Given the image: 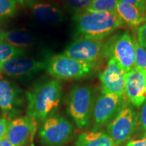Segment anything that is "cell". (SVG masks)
Segmentation results:
<instances>
[{
  "instance_id": "obj_2",
  "label": "cell",
  "mask_w": 146,
  "mask_h": 146,
  "mask_svg": "<svg viewBox=\"0 0 146 146\" xmlns=\"http://www.w3.org/2000/svg\"><path fill=\"white\" fill-rule=\"evenodd\" d=\"M78 38L102 40L123 25L116 12H90L85 11L74 16Z\"/></svg>"
},
{
  "instance_id": "obj_31",
  "label": "cell",
  "mask_w": 146,
  "mask_h": 146,
  "mask_svg": "<svg viewBox=\"0 0 146 146\" xmlns=\"http://www.w3.org/2000/svg\"><path fill=\"white\" fill-rule=\"evenodd\" d=\"M4 31L3 30L2 26L0 24V42H2V39H3V33H4Z\"/></svg>"
},
{
  "instance_id": "obj_18",
  "label": "cell",
  "mask_w": 146,
  "mask_h": 146,
  "mask_svg": "<svg viewBox=\"0 0 146 146\" xmlns=\"http://www.w3.org/2000/svg\"><path fill=\"white\" fill-rule=\"evenodd\" d=\"M35 41L34 36L27 30H14L5 31L2 42H5L14 47L22 48L31 45Z\"/></svg>"
},
{
  "instance_id": "obj_1",
  "label": "cell",
  "mask_w": 146,
  "mask_h": 146,
  "mask_svg": "<svg viewBox=\"0 0 146 146\" xmlns=\"http://www.w3.org/2000/svg\"><path fill=\"white\" fill-rule=\"evenodd\" d=\"M61 97V84L57 80L36 84L26 94L27 115L35 120L46 119L59 106Z\"/></svg>"
},
{
  "instance_id": "obj_17",
  "label": "cell",
  "mask_w": 146,
  "mask_h": 146,
  "mask_svg": "<svg viewBox=\"0 0 146 146\" xmlns=\"http://www.w3.org/2000/svg\"><path fill=\"white\" fill-rule=\"evenodd\" d=\"M76 146H119L108 135L102 131L81 133L77 138Z\"/></svg>"
},
{
  "instance_id": "obj_12",
  "label": "cell",
  "mask_w": 146,
  "mask_h": 146,
  "mask_svg": "<svg viewBox=\"0 0 146 146\" xmlns=\"http://www.w3.org/2000/svg\"><path fill=\"white\" fill-rule=\"evenodd\" d=\"M126 73L113 58H110L104 70L99 75L102 94L125 96Z\"/></svg>"
},
{
  "instance_id": "obj_24",
  "label": "cell",
  "mask_w": 146,
  "mask_h": 146,
  "mask_svg": "<svg viewBox=\"0 0 146 146\" xmlns=\"http://www.w3.org/2000/svg\"><path fill=\"white\" fill-rule=\"evenodd\" d=\"M137 37L139 43L146 49V22L139 27Z\"/></svg>"
},
{
  "instance_id": "obj_11",
  "label": "cell",
  "mask_w": 146,
  "mask_h": 146,
  "mask_svg": "<svg viewBox=\"0 0 146 146\" xmlns=\"http://www.w3.org/2000/svg\"><path fill=\"white\" fill-rule=\"evenodd\" d=\"M37 128L35 119L23 116L9 121L5 137L14 146H26L33 141Z\"/></svg>"
},
{
  "instance_id": "obj_30",
  "label": "cell",
  "mask_w": 146,
  "mask_h": 146,
  "mask_svg": "<svg viewBox=\"0 0 146 146\" xmlns=\"http://www.w3.org/2000/svg\"><path fill=\"white\" fill-rule=\"evenodd\" d=\"M0 146H14L13 144H12L10 141H8L7 139L4 136L0 139Z\"/></svg>"
},
{
  "instance_id": "obj_15",
  "label": "cell",
  "mask_w": 146,
  "mask_h": 146,
  "mask_svg": "<svg viewBox=\"0 0 146 146\" xmlns=\"http://www.w3.org/2000/svg\"><path fill=\"white\" fill-rule=\"evenodd\" d=\"M33 16L37 21L47 25L62 22L64 14L60 7L54 3H37L31 7Z\"/></svg>"
},
{
  "instance_id": "obj_5",
  "label": "cell",
  "mask_w": 146,
  "mask_h": 146,
  "mask_svg": "<svg viewBox=\"0 0 146 146\" xmlns=\"http://www.w3.org/2000/svg\"><path fill=\"white\" fill-rule=\"evenodd\" d=\"M104 55L110 56L125 72L135 68V42L129 32L123 33L106 44Z\"/></svg>"
},
{
  "instance_id": "obj_19",
  "label": "cell",
  "mask_w": 146,
  "mask_h": 146,
  "mask_svg": "<svg viewBox=\"0 0 146 146\" xmlns=\"http://www.w3.org/2000/svg\"><path fill=\"white\" fill-rule=\"evenodd\" d=\"M25 54L23 48H18L5 42H0V65L12 58L21 57Z\"/></svg>"
},
{
  "instance_id": "obj_29",
  "label": "cell",
  "mask_w": 146,
  "mask_h": 146,
  "mask_svg": "<svg viewBox=\"0 0 146 146\" xmlns=\"http://www.w3.org/2000/svg\"><path fill=\"white\" fill-rule=\"evenodd\" d=\"M16 2H18L21 5L31 8L35 4L37 3L39 0H16Z\"/></svg>"
},
{
  "instance_id": "obj_23",
  "label": "cell",
  "mask_w": 146,
  "mask_h": 146,
  "mask_svg": "<svg viewBox=\"0 0 146 146\" xmlns=\"http://www.w3.org/2000/svg\"><path fill=\"white\" fill-rule=\"evenodd\" d=\"M65 4L71 12L78 14L85 12L94 0H64Z\"/></svg>"
},
{
  "instance_id": "obj_13",
  "label": "cell",
  "mask_w": 146,
  "mask_h": 146,
  "mask_svg": "<svg viewBox=\"0 0 146 146\" xmlns=\"http://www.w3.org/2000/svg\"><path fill=\"white\" fill-rule=\"evenodd\" d=\"M124 96L114 94H102L95 104L93 115L96 128L105 125L119 112Z\"/></svg>"
},
{
  "instance_id": "obj_16",
  "label": "cell",
  "mask_w": 146,
  "mask_h": 146,
  "mask_svg": "<svg viewBox=\"0 0 146 146\" xmlns=\"http://www.w3.org/2000/svg\"><path fill=\"white\" fill-rule=\"evenodd\" d=\"M116 12L122 21L131 27H140L146 22V12L129 3L118 1Z\"/></svg>"
},
{
  "instance_id": "obj_20",
  "label": "cell",
  "mask_w": 146,
  "mask_h": 146,
  "mask_svg": "<svg viewBox=\"0 0 146 146\" xmlns=\"http://www.w3.org/2000/svg\"><path fill=\"white\" fill-rule=\"evenodd\" d=\"M119 0H94L90 6L87 9L90 12H114Z\"/></svg>"
},
{
  "instance_id": "obj_4",
  "label": "cell",
  "mask_w": 146,
  "mask_h": 146,
  "mask_svg": "<svg viewBox=\"0 0 146 146\" xmlns=\"http://www.w3.org/2000/svg\"><path fill=\"white\" fill-rule=\"evenodd\" d=\"M94 95L91 88L84 85L74 87L69 94L68 112L80 129L89 124Z\"/></svg>"
},
{
  "instance_id": "obj_10",
  "label": "cell",
  "mask_w": 146,
  "mask_h": 146,
  "mask_svg": "<svg viewBox=\"0 0 146 146\" xmlns=\"http://www.w3.org/2000/svg\"><path fill=\"white\" fill-rule=\"evenodd\" d=\"M47 67V62L34 58L16 57L0 65V74L13 78H28L35 75Z\"/></svg>"
},
{
  "instance_id": "obj_27",
  "label": "cell",
  "mask_w": 146,
  "mask_h": 146,
  "mask_svg": "<svg viewBox=\"0 0 146 146\" xmlns=\"http://www.w3.org/2000/svg\"><path fill=\"white\" fill-rule=\"evenodd\" d=\"M140 125L143 131H146V100L142 108L140 115Z\"/></svg>"
},
{
  "instance_id": "obj_32",
  "label": "cell",
  "mask_w": 146,
  "mask_h": 146,
  "mask_svg": "<svg viewBox=\"0 0 146 146\" xmlns=\"http://www.w3.org/2000/svg\"><path fill=\"white\" fill-rule=\"evenodd\" d=\"M31 146H35V145H34V144L32 143V144H31Z\"/></svg>"
},
{
  "instance_id": "obj_9",
  "label": "cell",
  "mask_w": 146,
  "mask_h": 146,
  "mask_svg": "<svg viewBox=\"0 0 146 146\" xmlns=\"http://www.w3.org/2000/svg\"><path fill=\"white\" fill-rule=\"evenodd\" d=\"M136 116L134 110L131 106L122 107L114 120L107 127L108 135L120 145L131 138L136 125Z\"/></svg>"
},
{
  "instance_id": "obj_14",
  "label": "cell",
  "mask_w": 146,
  "mask_h": 146,
  "mask_svg": "<svg viewBox=\"0 0 146 146\" xmlns=\"http://www.w3.org/2000/svg\"><path fill=\"white\" fill-rule=\"evenodd\" d=\"M125 96L132 104L139 107L146 100V71L136 68L126 73Z\"/></svg>"
},
{
  "instance_id": "obj_7",
  "label": "cell",
  "mask_w": 146,
  "mask_h": 146,
  "mask_svg": "<svg viewBox=\"0 0 146 146\" xmlns=\"http://www.w3.org/2000/svg\"><path fill=\"white\" fill-rule=\"evenodd\" d=\"M102 40L77 38L66 47L62 54L73 59L87 63H98L105 52Z\"/></svg>"
},
{
  "instance_id": "obj_28",
  "label": "cell",
  "mask_w": 146,
  "mask_h": 146,
  "mask_svg": "<svg viewBox=\"0 0 146 146\" xmlns=\"http://www.w3.org/2000/svg\"><path fill=\"white\" fill-rule=\"evenodd\" d=\"M126 146H146V137L141 139L129 141Z\"/></svg>"
},
{
  "instance_id": "obj_26",
  "label": "cell",
  "mask_w": 146,
  "mask_h": 146,
  "mask_svg": "<svg viewBox=\"0 0 146 146\" xmlns=\"http://www.w3.org/2000/svg\"><path fill=\"white\" fill-rule=\"evenodd\" d=\"M9 120L4 118H0V139L5 136Z\"/></svg>"
},
{
  "instance_id": "obj_22",
  "label": "cell",
  "mask_w": 146,
  "mask_h": 146,
  "mask_svg": "<svg viewBox=\"0 0 146 146\" xmlns=\"http://www.w3.org/2000/svg\"><path fill=\"white\" fill-rule=\"evenodd\" d=\"M16 0H0V19L13 16L16 12Z\"/></svg>"
},
{
  "instance_id": "obj_6",
  "label": "cell",
  "mask_w": 146,
  "mask_h": 146,
  "mask_svg": "<svg viewBox=\"0 0 146 146\" xmlns=\"http://www.w3.org/2000/svg\"><path fill=\"white\" fill-rule=\"evenodd\" d=\"M73 126L62 116L47 118L41 128L39 136L43 143L48 146H62L70 139Z\"/></svg>"
},
{
  "instance_id": "obj_21",
  "label": "cell",
  "mask_w": 146,
  "mask_h": 146,
  "mask_svg": "<svg viewBox=\"0 0 146 146\" xmlns=\"http://www.w3.org/2000/svg\"><path fill=\"white\" fill-rule=\"evenodd\" d=\"M135 68L146 71V49L135 40Z\"/></svg>"
},
{
  "instance_id": "obj_25",
  "label": "cell",
  "mask_w": 146,
  "mask_h": 146,
  "mask_svg": "<svg viewBox=\"0 0 146 146\" xmlns=\"http://www.w3.org/2000/svg\"><path fill=\"white\" fill-rule=\"evenodd\" d=\"M119 1L134 5L141 10L146 12V0H119Z\"/></svg>"
},
{
  "instance_id": "obj_3",
  "label": "cell",
  "mask_w": 146,
  "mask_h": 146,
  "mask_svg": "<svg viewBox=\"0 0 146 146\" xmlns=\"http://www.w3.org/2000/svg\"><path fill=\"white\" fill-rule=\"evenodd\" d=\"M97 64L78 61L60 54L49 58L46 69L51 76L58 79H80L93 74Z\"/></svg>"
},
{
  "instance_id": "obj_8",
  "label": "cell",
  "mask_w": 146,
  "mask_h": 146,
  "mask_svg": "<svg viewBox=\"0 0 146 146\" xmlns=\"http://www.w3.org/2000/svg\"><path fill=\"white\" fill-rule=\"evenodd\" d=\"M24 104L21 89L12 82L0 78V109L3 118L9 120L18 116Z\"/></svg>"
}]
</instances>
